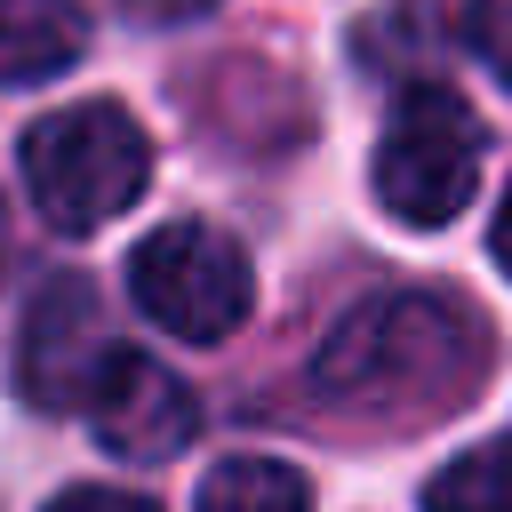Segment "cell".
Listing matches in <instances>:
<instances>
[{"instance_id": "obj_1", "label": "cell", "mask_w": 512, "mask_h": 512, "mask_svg": "<svg viewBox=\"0 0 512 512\" xmlns=\"http://www.w3.org/2000/svg\"><path fill=\"white\" fill-rule=\"evenodd\" d=\"M488 336L480 312L432 296V288H392L352 304L320 352H312V400L368 416V424H424L440 408H464L480 392Z\"/></svg>"}, {"instance_id": "obj_2", "label": "cell", "mask_w": 512, "mask_h": 512, "mask_svg": "<svg viewBox=\"0 0 512 512\" xmlns=\"http://www.w3.org/2000/svg\"><path fill=\"white\" fill-rule=\"evenodd\" d=\"M16 168H24L32 208L56 232H104L112 216H128L144 200L152 136H144V120L128 104L88 96V104H64V112L32 120L24 144H16Z\"/></svg>"}, {"instance_id": "obj_3", "label": "cell", "mask_w": 512, "mask_h": 512, "mask_svg": "<svg viewBox=\"0 0 512 512\" xmlns=\"http://www.w3.org/2000/svg\"><path fill=\"white\" fill-rule=\"evenodd\" d=\"M376 200L392 224L408 232H440L448 216H464L472 184H480V120L456 88H408L384 120V144H376Z\"/></svg>"}, {"instance_id": "obj_4", "label": "cell", "mask_w": 512, "mask_h": 512, "mask_svg": "<svg viewBox=\"0 0 512 512\" xmlns=\"http://www.w3.org/2000/svg\"><path fill=\"white\" fill-rule=\"evenodd\" d=\"M128 296H136V312L160 320L168 336H184V344H224V336L248 320V304H256V272H248V256H240L232 232L184 216V224H160V232L136 240V256H128Z\"/></svg>"}, {"instance_id": "obj_5", "label": "cell", "mask_w": 512, "mask_h": 512, "mask_svg": "<svg viewBox=\"0 0 512 512\" xmlns=\"http://www.w3.org/2000/svg\"><path fill=\"white\" fill-rule=\"evenodd\" d=\"M80 416L112 456H136V464H168L200 432V400L176 384V368H160V360H144L128 344H112V360L96 368Z\"/></svg>"}, {"instance_id": "obj_6", "label": "cell", "mask_w": 512, "mask_h": 512, "mask_svg": "<svg viewBox=\"0 0 512 512\" xmlns=\"http://www.w3.org/2000/svg\"><path fill=\"white\" fill-rule=\"evenodd\" d=\"M112 360V336L96 320V288L80 272L48 280L24 312V336H16V384L32 408H80L96 368Z\"/></svg>"}, {"instance_id": "obj_7", "label": "cell", "mask_w": 512, "mask_h": 512, "mask_svg": "<svg viewBox=\"0 0 512 512\" xmlns=\"http://www.w3.org/2000/svg\"><path fill=\"white\" fill-rule=\"evenodd\" d=\"M88 48V8L80 0H0V80H56Z\"/></svg>"}, {"instance_id": "obj_8", "label": "cell", "mask_w": 512, "mask_h": 512, "mask_svg": "<svg viewBox=\"0 0 512 512\" xmlns=\"http://www.w3.org/2000/svg\"><path fill=\"white\" fill-rule=\"evenodd\" d=\"M200 512H312V496H304V472L272 456H232L200 480Z\"/></svg>"}, {"instance_id": "obj_9", "label": "cell", "mask_w": 512, "mask_h": 512, "mask_svg": "<svg viewBox=\"0 0 512 512\" xmlns=\"http://www.w3.org/2000/svg\"><path fill=\"white\" fill-rule=\"evenodd\" d=\"M424 512H512V440H480L424 480Z\"/></svg>"}, {"instance_id": "obj_10", "label": "cell", "mask_w": 512, "mask_h": 512, "mask_svg": "<svg viewBox=\"0 0 512 512\" xmlns=\"http://www.w3.org/2000/svg\"><path fill=\"white\" fill-rule=\"evenodd\" d=\"M464 40H472V56L512 88V0H472V8H464Z\"/></svg>"}, {"instance_id": "obj_11", "label": "cell", "mask_w": 512, "mask_h": 512, "mask_svg": "<svg viewBox=\"0 0 512 512\" xmlns=\"http://www.w3.org/2000/svg\"><path fill=\"white\" fill-rule=\"evenodd\" d=\"M48 512H160L152 496H128V488H64Z\"/></svg>"}, {"instance_id": "obj_12", "label": "cell", "mask_w": 512, "mask_h": 512, "mask_svg": "<svg viewBox=\"0 0 512 512\" xmlns=\"http://www.w3.org/2000/svg\"><path fill=\"white\" fill-rule=\"evenodd\" d=\"M488 248H496V264L512 272V192H504V208H496V240H488Z\"/></svg>"}, {"instance_id": "obj_13", "label": "cell", "mask_w": 512, "mask_h": 512, "mask_svg": "<svg viewBox=\"0 0 512 512\" xmlns=\"http://www.w3.org/2000/svg\"><path fill=\"white\" fill-rule=\"evenodd\" d=\"M0 256H8V232H0Z\"/></svg>"}]
</instances>
